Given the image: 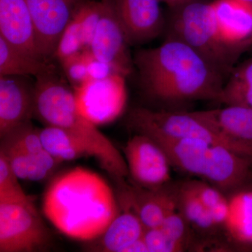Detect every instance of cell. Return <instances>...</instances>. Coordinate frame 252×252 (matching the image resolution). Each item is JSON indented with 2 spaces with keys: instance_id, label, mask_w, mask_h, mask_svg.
<instances>
[{
  "instance_id": "34",
  "label": "cell",
  "mask_w": 252,
  "mask_h": 252,
  "mask_svg": "<svg viewBox=\"0 0 252 252\" xmlns=\"http://www.w3.org/2000/svg\"><path fill=\"white\" fill-rule=\"evenodd\" d=\"M82 52L85 58L89 79H103L110 77L113 74H120L111 64L94 57L89 50H85Z\"/></svg>"
},
{
  "instance_id": "15",
  "label": "cell",
  "mask_w": 252,
  "mask_h": 252,
  "mask_svg": "<svg viewBox=\"0 0 252 252\" xmlns=\"http://www.w3.org/2000/svg\"><path fill=\"white\" fill-rule=\"evenodd\" d=\"M211 3L223 40L243 52L252 46V4L243 0H214Z\"/></svg>"
},
{
  "instance_id": "13",
  "label": "cell",
  "mask_w": 252,
  "mask_h": 252,
  "mask_svg": "<svg viewBox=\"0 0 252 252\" xmlns=\"http://www.w3.org/2000/svg\"><path fill=\"white\" fill-rule=\"evenodd\" d=\"M125 181L117 183L122 189L121 203L130 208L143 223L146 228H158L170 212L177 210L175 190L163 188L149 190L139 186L126 185Z\"/></svg>"
},
{
  "instance_id": "11",
  "label": "cell",
  "mask_w": 252,
  "mask_h": 252,
  "mask_svg": "<svg viewBox=\"0 0 252 252\" xmlns=\"http://www.w3.org/2000/svg\"><path fill=\"white\" fill-rule=\"evenodd\" d=\"M102 1V15L89 51L96 59L111 64L127 77L134 70L133 58L128 49L130 45L113 7L112 0Z\"/></svg>"
},
{
  "instance_id": "25",
  "label": "cell",
  "mask_w": 252,
  "mask_h": 252,
  "mask_svg": "<svg viewBox=\"0 0 252 252\" xmlns=\"http://www.w3.org/2000/svg\"><path fill=\"white\" fill-rule=\"evenodd\" d=\"M102 12V0H85L74 14L80 27L84 51L90 49Z\"/></svg>"
},
{
  "instance_id": "18",
  "label": "cell",
  "mask_w": 252,
  "mask_h": 252,
  "mask_svg": "<svg viewBox=\"0 0 252 252\" xmlns=\"http://www.w3.org/2000/svg\"><path fill=\"white\" fill-rule=\"evenodd\" d=\"M108 228L97 238L94 250L99 252H124L132 243L143 236L146 228L138 216L128 207H122Z\"/></svg>"
},
{
  "instance_id": "36",
  "label": "cell",
  "mask_w": 252,
  "mask_h": 252,
  "mask_svg": "<svg viewBox=\"0 0 252 252\" xmlns=\"http://www.w3.org/2000/svg\"><path fill=\"white\" fill-rule=\"evenodd\" d=\"M195 1H199V0H159L160 3L166 4L170 9H175Z\"/></svg>"
},
{
  "instance_id": "7",
  "label": "cell",
  "mask_w": 252,
  "mask_h": 252,
  "mask_svg": "<svg viewBox=\"0 0 252 252\" xmlns=\"http://www.w3.org/2000/svg\"><path fill=\"white\" fill-rule=\"evenodd\" d=\"M126 76L113 74L103 79H88L73 88L78 111L96 126L117 120L127 106Z\"/></svg>"
},
{
  "instance_id": "10",
  "label": "cell",
  "mask_w": 252,
  "mask_h": 252,
  "mask_svg": "<svg viewBox=\"0 0 252 252\" xmlns=\"http://www.w3.org/2000/svg\"><path fill=\"white\" fill-rule=\"evenodd\" d=\"M129 45H140L164 34L166 18L159 0H112Z\"/></svg>"
},
{
  "instance_id": "4",
  "label": "cell",
  "mask_w": 252,
  "mask_h": 252,
  "mask_svg": "<svg viewBox=\"0 0 252 252\" xmlns=\"http://www.w3.org/2000/svg\"><path fill=\"white\" fill-rule=\"evenodd\" d=\"M164 34L195 50L226 79L243 53L223 40L211 1L199 0L170 9Z\"/></svg>"
},
{
  "instance_id": "3",
  "label": "cell",
  "mask_w": 252,
  "mask_h": 252,
  "mask_svg": "<svg viewBox=\"0 0 252 252\" xmlns=\"http://www.w3.org/2000/svg\"><path fill=\"white\" fill-rule=\"evenodd\" d=\"M33 117L46 126L60 127L76 137L117 182L128 177L125 157L97 126L79 112L74 91L60 77L58 69L35 77Z\"/></svg>"
},
{
  "instance_id": "23",
  "label": "cell",
  "mask_w": 252,
  "mask_h": 252,
  "mask_svg": "<svg viewBox=\"0 0 252 252\" xmlns=\"http://www.w3.org/2000/svg\"><path fill=\"white\" fill-rule=\"evenodd\" d=\"M217 102L252 108V58L233 68Z\"/></svg>"
},
{
  "instance_id": "35",
  "label": "cell",
  "mask_w": 252,
  "mask_h": 252,
  "mask_svg": "<svg viewBox=\"0 0 252 252\" xmlns=\"http://www.w3.org/2000/svg\"><path fill=\"white\" fill-rule=\"evenodd\" d=\"M124 252H149L147 245L144 242L143 236L136 240L127 247Z\"/></svg>"
},
{
  "instance_id": "9",
  "label": "cell",
  "mask_w": 252,
  "mask_h": 252,
  "mask_svg": "<svg viewBox=\"0 0 252 252\" xmlns=\"http://www.w3.org/2000/svg\"><path fill=\"white\" fill-rule=\"evenodd\" d=\"M85 0H26L34 23L41 56L54 59L64 28Z\"/></svg>"
},
{
  "instance_id": "21",
  "label": "cell",
  "mask_w": 252,
  "mask_h": 252,
  "mask_svg": "<svg viewBox=\"0 0 252 252\" xmlns=\"http://www.w3.org/2000/svg\"><path fill=\"white\" fill-rule=\"evenodd\" d=\"M229 212L223 226L238 243H252V192H242L228 199Z\"/></svg>"
},
{
  "instance_id": "20",
  "label": "cell",
  "mask_w": 252,
  "mask_h": 252,
  "mask_svg": "<svg viewBox=\"0 0 252 252\" xmlns=\"http://www.w3.org/2000/svg\"><path fill=\"white\" fill-rule=\"evenodd\" d=\"M209 120L225 135L252 144V108L229 104L222 108L203 110Z\"/></svg>"
},
{
  "instance_id": "32",
  "label": "cell",
  "mask_w": 252,
  "mask_h": 252,
  "mask_svg": "<svg viewBox=\"0 0 252 252\" xmlns=\"http://www.w3.org/2000/svg\"><path fill=\"white\" fill-rule=\"evenodd\" d=\"M0 152L4 154L18 178L19 180H28L29 168L28 154L21 149L4 144H1Z\"/></svg>"
},
{
  "instance_id": "8",
  "label": "cell",
  "mask_w": 252,
  "mask_h": 252,
  "mask_svg": "<svg viewBox=\"0 0 252 252\" xmlns=\"http://www.w3.org/2000/svg\"><path fill=\"white\" fill-rule=\"evenodd\" d=\"M129 176L142 188L157 190L171 180L170 163L163 149L149 136L136 133L124 148Z\"/></svg>"
},
{
  "instance_id": "16",
  "label": "cell",
  "mask_w": 252,
  "mask_h": 252,
  "mask_svg": "<svg viewBox=\"0 0 252 252\" xmlns=\"http://www.w3.org/2000/svg\"><path fill=\"white\" fill-rule=\"evenodd\" d=\"M252 165L250 158L222 146L212 145L202 178L222 190H232L248 180Z\"/></svg>"
},
{
  "instance_id": "1",
  "label": "cell",
  "mask_w": 252,
  "mask_h": 252,
  "mask_svg": "<svg viewBox=\"0 0 252 252\" xmlns=\"http://www.w3.org/2000/svg\"><path fill=\"white\" fill-rule=\"evenodd\" d=\"M133 63L142 93L165 105L217 102L227 79L195 50L172 38L157 47L139 50Z\"/></svg>"
},
{
  "instance_id": "17",
  "label": "cell",
  "mask_w": 252,
  "mask_h": 252,
  "mask_svg": "<svg viewBox=\"0 0 252 252\" xmlns=\"http://www.w3.org/2000/svg\"><path fill=\"white\" fill-rule=\"evenodd\" d=\"M150 137L163 149L172 166L202 178L212 145L215 144L198 139Z\"/></svg>"
},
{
  "instance_id": "29",
  "label": "cell",
  "mask_w": 252,
  "mask_h": 252,
  "mask_svg": "<svg viewBox=\"0 0 252 252\" xmlns=\"http://www.w3.org/2000/svg\"><path fill=\"white\" fill-rule=\"evenodd\" d=\"M29 168L28 180L39 182L45 179L52 172L59 162L43 149L37 154H29Z\"/></svg>"
},
{
  "instance_id": "19",
  "label": "cell",
  "mask_w": 252,
  "mask_h": 252,
  "mask_svg": "<svg viewBox=\"0 0 252 252\" xmlns=\"http://www.w3.org/2000/svg\"><path fill=\"white\" fill-rule=\"evenodd\" d=\"M56 69L57 67L51 61L23 52L0 36V77L32 76L35 78Z\"/></svg>"
},
{
  "instance_id": "5",
  "label": "cell",
  "mask_w": 252,
  "mask_h": 252,
  "mask_svg": "<svg viewBox=\"0 0 252 252\" xmlns=\"http://www.w3.org/2000/svg\"><path fill=\"white\" fill-rule=\"evenodd\" d=\"M127 126L136 133L149 137L205 141L252 159V144L225 135L207 119L203 111L154 110L137 107L129 114Z\"/></svg>"
},
{
  "instance_id": "12",
  "label": "cell",
  "mask_w": 252,
  "mask_h": 252,
  "mask_svg": "<svg viewBox=\"0 0 252 252\" xmlns=\"http://www.w3.org/2000/svg\"><path fill=\"white\" fill-rule=\"evenodd\" d=\"M28 77H0V137L31 120L34 114V84Z\"/></svg>"
},
{
  "instance_id": "24",
  "label": "cell",
  "mask_w": 252,
  "mask_h": 252,
  "mask_svg": "<svg viewBox=\"0 0 252 252\" xmlns=\"http://www.w3.org/2000/svg\"><path fill=\"white\" fill-rule=\"evenodd\" d=\"M177 208L189 223L200 230H209L217 226L210 210L198 198L189 182L175 190Z\"/></svg>"
},
{
  "instance_id": "22",
  "label": "cell",
  "mask_w": 252,
  "mask_h": 252,
  "mask_svg": "<svg viewBox=\"0 0 252 252\" xmlns=\"http://www.w3.org/2000/svg\"><path fill=\"white\" fill-rule=\"evenodd\" d=\"M39 137L44 149L59 162L91 157L80 141L60 127L46 126L39 129Z\"/></svg>"
},
{
  "instance_id": "37",
  "label": "cell",
  "mask_w": 252,
  "mask_h": 252,
  "mask_svg": "<svg viewBox=\"0 0 252 252\" xmlns=\"http://www.w3.org/2000/svg\"><path fill=\"white\" fill-rule=\"evenodd\" d=\"M243 1H247V2L251 3V4H252V0H243Z\"/></svg>"
},
{
  "instance_id": "27",
  "label": "cell",
  "mask_w": 252,
  "mask_h": 252,
  "mask_svg": "<svg viewBox=\"0 0 252 252\" xmlns=\"http://www.w3.org/2000/svg\"><path fill=\"white\" fill-rule=\"evenodd\" d=\"M84 51L80 27L75 16H73L64 28L58 43L54 59L60 64L66 59Z\"/></svg>"
},
{
  "instance_id": "33",
  "label": "cell",
  "mask_w": 252,
  "mask_h": 252,
  "mask_svg": "<svg viewBox=\"0 0 252 252\" xmlns=\"http://www.w3.org/2000/svg\"><path fill=\"white\" fill-rule=\"evenodd\" d=\"M189 183L202 203L208 209L216 206L227 199L218 189L205 182L191 181Z\"/></svg>"
},
{
  "instance_id": "2",
  "label": "cell",
  "mask_w": 252,
  "mask_h": 252,
  "mask_svg": "<svg viewBox=\"0 0 252 252\" xmlns=\"http://www.w3.org/2000/svg\"><path fill=\"white\" fill-rule=\"evenodd\" d=\"M46 218L69 238L91 241L119 215L115 195L95 172L76 167L55 178L42 201Z\"/></svg>"
},
{
  "instance_id": "6",
  "label": "cell",
  "mask_w": 252,
  "mask_h": 252,
  "mask_svg": "<svg viewBox=\"0 0 252 252\" xmlns=\"http://www.w3.org/2000/svg\"><path fill=\"white\" fill-rule=\"evenodd\" d=\"M51 243V233L33 200L0 203V252H42Z\"/></svg>"
},
{
  "instance_id": "14",
  "label": "cell",
  "mask_w": 252,
  "mask_h": 252,
  "mask_svg": "<svg viewBox=\"0 0 252 252\" xmlns=\"http://www.w3.org/2000/svg\"><path fill=\"white\" fill-rule=\"evenodd\" d=\"M0 36L23 52L45 60L38 49L34 23L26 0H0Z\"/></svg>"
},
{
  "instance_id": "28",
  "label": "cell",
  "mask_w": 252,
  "mask_h": 252,
  "mask_svg": "<svg viewBox=\"0 0 252 252\" xmlns=\"http://www.w3.org/2000/svg\"><path fill=\"white\" fill-rule=\"evenodd\" d=\"M188 224L189 222L177 208L167 215L160 228L169 240L184 251L189 239Z\"/></svg>"
},
{
  "instance_id": "31",
  "label": "cell",
  "mask_w": 252,
  "mask_h": 252,
  "mask_svg": "<svg viewBox=\"0 0 252 252\" xmlns=\"http://www.w3.org/2000/svg\"><path fill=\"white\" fill-rule=\"evenodd\" d=\"M143 238L149 252H177L183 250L169 240L160 227L146 228Z\"/></svg>"
},
{
  "instance_id": "30",
  "label": "cell",
  "mask_w": 252,
  "mask_h": 252,
  "mask_svg": "<svg viewBox=\"0 0 252 252\" xmlns=\"http://www.w3.org/2000/svg\"><path fill=\"white\" fill-rule=\"evenodd\" d=\"M64 76L73 88L89 79L87 65L82 51L61 63Z\"/></svg>"
},
{
  "instance_id": "26",
  "label": "cell",
  "mask_w": 252,
  "mask_h": 252,
  "mask_svg": "<svg viewBox=\"0 0 252 252\" xmlns=\"http://www.w3.org/2000/svg\"><path fill=\"white\" fill-rule=\"evenodd\" d=\"M7 158L0 152V203H21L32 200L23 190Z\"/></svg>"
}]
</instances>
